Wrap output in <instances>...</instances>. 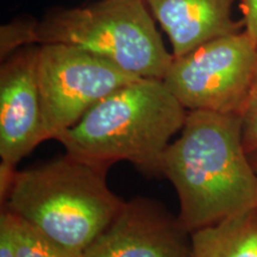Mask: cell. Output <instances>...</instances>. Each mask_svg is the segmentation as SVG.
I'll return each instance as SVG.
<instances>
[{"instance_id": "1", "label": "cell", "mask_w": 257, "mask_h": 257, "mask_svg": "<svg viewBox=\"0 0 257 257\" xmlns=\"http://www.w3.org/2000/svg\"><path fill=\"white\" fill-rule=\"evenodd\" d=\"M161 175L175 188L186 231L257 207V175L236 113L187 111L181 135L169 144Z\"/></svg>"}, {"instance_id": "2", "label": "cell", "mask_w": 257, "mask_h": 257, "mask_svg": "<svg viewBox=\"0 0 257 257\" xmlns=\"http://www.w3.org/2000/svg\"><path fill=\"white\" fill-rule=\"evenodd\" d=\"M186 114L163 80L141 78L93 106L56 141L67 154L95 166L126 161L144 174L161 176L163 155Z\"/></svg>"}, {"instance_id": "3", "label": "cell", "mask_w": 257, "mask_h": 257, "mask_svg": "<svg viewBox=\"0 0 257 257\" xmlns=\"http://www.w3.org/2000/svg\"><path fill=\"white\" fill-rule=\"evenodd\" d=\"M107 170L69 154L17 170L3 206L56 243L83 253L125 202L106 184Z\"/></svg>"}, {"instance_id": "4", "label": "cell", "mask_w": 257, "mask_h": 257, "mask_svg": "<svg viewBox=\"0 0 257 257\" xmlns=\"http://www.w3.org/2000/svg\"><path fill=\"white\" fill-rule=\"evenodd\" d=\"M35 44H67L140 78H165L173 61L143 0H102L35 22Z\"/></svg>"}, {"instance_id": "5", "label": "cell", "mask_w": 257, "mask_h": 257, "mask_svg": "<svg viewBox=\"0 0 257 257\" xmlns=\"http://www.w3.org/2000/svg\"><path fill=\"white\" fill-rule=\"evenodd\" d=\"M256 62L257 46L243 29L173 57L162 80L187 111L240 115Z\"/></svg>"}, {"instance_id": "6", "label": "cell", "mask_w": 257, "mask_h": 257, "mask_svg": "<svg viewBox=\"0 0 257 257\" xmlns=\"http://www.w3.org/2000/svg\"><path fill=\"white\" fill-rule=\"evenodd\" d=\"M141 79L78 47L41 44L37 81L48 140L74 126L102 99Z\"/></svg>"}, {"instance_id": "7", "label": "cell", "mask_w": 257, "mask_h": 257, "mask_svg": "<svg viewBox=\"0 0 257 257\" xmlns=\"http://www.w3.org/2000/svg\"><path fill=\"white\" fill-rule=\"evenodd\" d=\"M191 233L154 199L125 201L83 257H189Z\"/></svg>"}, {"instance_id": "8", "label": "cell", "mask_w": 257, "mask_h": 257, "mask_svg": "<svg viewBox=\"0 0 257 257\" xmlns=\"http://www.w3.org/2000/svg\"><path fill=\"white\" fill-rule=\"evenodd\" d=\"M38 47H25L5 59L0 69V159L16 168L48 140L37 81Z\"/></svg>"}, {"instance_id": "9", "label": "cell", "mask_w": 257, "mask_h": 257, "mask_svg": "<svg viewBox=\"0 0 257 257\" xmlns=\"http://www.w3.org/2000/svg\"><path fill=\"white\" fill-rule=\"evenodd\" d=\"M240 0H146L157 23L168 35L173 56L179 57L214 38L243 30L232 18Z\"/></svg>"}, {"instance_id": "10", "label": "cell", "mask_w": 257, "mask_h": 257, "mask_svg": "<svg viewBox=\"0 0 257 257\" xmlns=\"http://www.w3.org/2000/svg\"><path fill=\"white\" fill-rule=\"evenodd\" d=\"M189 257H257V207L193 231Z\"/></svg>"}, {"instance_id": "11", "label": "cell", "mask_w": 257, "mask_h": 257, "mask_svg": "<svg viewBox=\"0 0 257 257\" xmlns=\"http://www.w3.org/2000/svg\"><path fill=\"white\" fill-rule=\"evenodd\" d=\"M15 257H83L15 216Z\"/></svg>"}, {"instance_id": "12", "label": "cell", "mask_w": 257, "mask_h": 257, "mask_svg": "<svg viewBox=\"0 0 257 257\" xmlns=\"http://www.w3.org/2000/svg\"><path fill=\"white\" fill-rule=\"evenodd\" d=\"M35 21H14L3 25L0 30V56L2 60L25 47H30L35 38Z\"/></svg>"}, {"instance_id": "13", "label": "cell", "mask_w": 257, "mask_h": 257, "mask_svg": "<svg viewBox=\"0 0 257 257\" xmlns=\"http://www.w3.org/2000/svg\"><path fill=\"white\" fill-rule=\"evenodd\" d=\"M243 127V143L246 153H257V62L253 72L248 98L240 113Z\"/></svg>"}, {"instance_id": "14", "label": "cell", "mask_w": 257, "mask_h": 257, "mask_svg": "<svg viewBox=\"0 0 257 257\" xmlns=\"http://www.w3.org/2000/svg\"><path fill=\"white\" fill-rule=\"evenodd\" d=\"M0 257H15V214L6 208L0 213Z\"/></svg>"}, {"instance_id": "15", "label": "cell", "mask_w": 257, "mask_h": 257, "mask_svg": "<svg viewBox=\"0 0 257 257\" xmlns=\"http://www.w3.org/2000/svg\"><path fill=\"white\" fill-rule=\"evenodd\" d=\"M243 27L257 46V0H240Z\"/></svg>"}, {"instance_id": "16", "label": "cell", "mask_w": 257, "mask_h": 257, "mask_svg": "<svg viewBox=\"0 0 257 257\" xmlns=\"http://www.w3.org/2000/svg\"><path fill=\"white\" fill-rule=\"evenodd\" d=\"M250 160H251L252 167H253V169H255V173L257 175V153L250 154Z\"/></svg>"}]
</instances>
